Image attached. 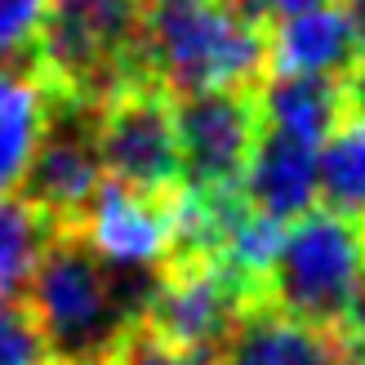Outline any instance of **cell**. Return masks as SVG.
<instances>
[{
    "label": "cell",
    "instance_id": "6da1fadb",
    "mask_svg": "<svg viewBox=\"0 0 365 365\" xmlns=\"http://www.w3.org/2000/svg\"><path fill=\"white\" fill-rule=\"evenodd\" d=\"M156 272L98 259L76 232H58L41 254L23 303L53 365H112L143 330Z\"/></svg>",
    "mask_w": 365,
    "mask_h": 365
},
{
    "label": "cell",
    "instance_id": "7a4b0ae2",
    "mask_svg": "<svg viewBox=\"0 0 365 365\" xmlns=\"http://www.w3.org/2000/svg\"><path fill=\"white\" fill-rule=\"evenodd\" d=\"M143 76L170 98L241 89L267 81V23L236 0L156 5L143 18Z\"/></svg>",
    "mask_w": 365,
    "mask_h": 365
},
{
    "label": "cell",
    "instance_id": "3957f363",
    "mask_svg": "<svg viewBox=\"0 0 365 365\" xmlns=\"http://www.w3.org/2000/svg\"><path fill=\"white\" fill-rule=\"evenodd\" d=\"M143 0H49L31 71L58 98L98 107L143 76Z\"/></svg>",
    "mask_w": 365,
    "mask_h": 365
},
{
    "label": "cell",
    "instance_id": "277c9868",
    "mask_svg": "<svg viewBox=\"0 0 365 365\" xmlns=\"http://www.w3.org/2000/svg\"><path fill=\"white\" fill-rule=\"evenodd\" d=\"M365 289V227L330 210H307L281 232L263 277V303L317 330L343 334Z\"/></svg>",
    "mask_w": 365,
    "mask_h": 365
},
{
    "label": "cell",
    "instance_id": "5b68a950",
    "mask_svg": "<svg viewBox=\"0 0 365 365\" xmlns=\"http://www.w3.org/2000/svg\"><path fill=\"white\" fill-rule=\"evenodd\" d=\"M259 303V294L236 281L214 259H174L156 267V285L143 312V334L160 343L174 356L214 361L227 343L232 325L245 317V307Z\"/></svg>",
    "mask_w": 365,
    "mask_h": 365
},
{
    "label": "cell",
    "instance_id": "8992f818",
    "mask_svg": "<svg viewBox=\"0 0 365 365\" xmlns=\"http://www.w3.org/2000/svg\"><path fill=\"white\" fill-rule=\"evenodd\" d=\"M103 178L143 196H174L182 187V160L174 134V98L152 81L98 103L94 112Z\"/></svg>",
    "mask_w": 365,
    "mask_h": 365
},
{
    "label": "cell",
    "instance_id": "52a82bcc",
    "mask_svg": "<svg viewBox=\"0 0 365 365\" xmlns=\"http://www.w3.org/2000/svg\"><path fill=\"white\" fill-rule=\"evenodd\" d=\"M98 107L49 94L41 143L27 160V174L14 196L36 205L58 232H76L81 214L89 210L94 192L103 187V160H98V134H94Z\"/></svg>",
    "mask_w": 365,
    "mask_h": 365
},
{
    "label": "cell",
    "instance_id": "ba28073f",
    "mask_svg": "<svg viewBox=\"0 0 365 365\" xmlns=\"http://www.w3.org/2000/svg\"><path fill=\"white\" fill-rule=\"evenodd\" d=\"M259 89H218V94L174 98V134L182 160V192L236 196L259 143Z\"/></svg>",
    "mask_w": 365,
    "mask_h": 365
},
{
    "label": "cell",
    "instance_id": "9c48e42d",
    "mask_svg": "<svg viewBox=\"0 0 365 365\" xmlns=\"http://www.w3.org/2000/svg\"><path fill=\"white\" fill-rule=\"evenodd\" d=\"M182 192V187H178ZM178 192L174 196H143L120 182H107L94 192L89 210L81 214L76 236L116 267H165L178 241Z\"/></svg>",
    "mask_w": 365,
    "mask_h": 365
},
{
    "label": "cell",
    "instance_id": "30bf717a",
    "mask_svg": "<svg viewBox=\"0 0 365 365\" xmlns=\"http://www.w3.org/2000/svg\"><path fill=\"white\" fill-rule=\"evenodd\" d=\"M214 365H352V352L343 334L317 330L267 303H254L232 325Z\"/></svg>",
    "mask_w": 365,
    "mask_h": 365
},
{
    "label": "cell",
    "instance_id": "8fae6325",
    "mask_svg": "<svg viewBox=\"0 0 365 365\" xmlns=\"http://www.w3.org/2000/svg\"><path fill=\"white\" fill-rule=\"evenodd\" d=\"M312 196H317V148L263 125L250 170L241 178L245 210L285 227L312 210Z\"/></svg>",
    "mask_w": 365,
    "mask_h": 365
},
{
    "label": "cell",
    "instance_id": "7c38bea8",
    "mask_svg": "<svg viewBox=\"0 0 365 365\" xmlns=\"http://www.w3.org/2000/svg\"><path fill=\"white\" fill-rule=\"evenodd\" d=\"M361 53V36L339 5H321L267 27L272 76H348Z\"/></svg>",
    "mask_w": 365,
    "mask_h": 365
},
{
    "label": "cell",
    "instance_id": "4fadbf2b",
    "mask_svg": "<svg viewBox=\"0 0 365 365\" xmlns=\"http://www.w3.org/2000/svg\"><path fill=\"white\" fill-rule=\"evenodd\" d=\"M259 116L267 130L317 148L343 116V76H272L259 85Z\"/></svg>",
    "mask_w": 365,
    "mask_h": 365
},
{
    "label": "cell",
    "instance_id": "5bb4252c",
    "mask_svg": "<svg viewBox=\"0 0 365 365\" xmlns=\"http://www.w3.org/2000/svg\"><path fill=\"white\" fill-rule=\"evenodd\" d=\"M49 89L31 67H0V196H14L45 130Z\"/></svg>",
    "mask_w": 365,
    "mask_h": 365
},
{
    "label": "cell",
    "instance_id": "9a60e30c",
    "mask_svg": "<svg viewBox=\"0 0 365 365\" xmlns=\"http://www.w3.org/2000/svg\"><path fill=\"white\" fill-rule=\"evenodd\" d=\"M317 196L321 210L365 223V120L343 112L325 134V152L317 160Z\"/></svg>",
    "mask_w": 365,
    "mask_h": 365
},
{
    "label": "cell",
    "instance_id": "2e32d148",
    "mask_svg": "<svg viewBox=\"0 0 365 365\" xmlns=\"http://www.w3.org/2000/svg\"><path fill=\"white\" fill-rule=\"evenodd\" d=\"M58 236L49 218L23 196H0V299H23L41 254Z\"/></svg>",
    "mask_w": 365,
    "mask_h": 365
},
{
    "label": "cell",
    "instance_id": "e0dca14e",
    "mask_svg": "<svg viewBox=\"0 0 365 365\" xmlns=\"http://www.w3.org/2000/svg\"><path fill=\"white\" fill-rule=\"evenodd\" d=\"M49 0H0V67H31Z\"/></svg>",
    "mask_w": 365,
    "mask_h": 365
},
{
    "label": "cell",
    "instance_id": "ac0fdd59",
    "mask_svg": "<svg viewBox=\"0 0 365 365\" xmlns=\"http://www.w3.org/2000/svg\"><path fill=\"white\" fill-rule=\"evenodd\" d=\"M0 365H53L23 299H0Z\"/></svg>",
    "mask_w": 365,
    "mask_h": 365
},
{
    "label": "cell",
    "instance_id": "d6986e66",
    "mask_svg": "<svg viewBox=\"0 0 365 365\" xmlns=\"http://www.w3.org/2000/svg\"><path fill=\"white\" fill-rule=\"evenodd\" d=\"M112 365H214V361H200V356H174V352H165L160 343H152L148 334H134L130 339V348H125Z\"/></svg>",
    "mask_w": 365,
    "mask_h": 365
},
{
    "label": "cell",
    "instance_id": "ffe728a7",
    "mask_svg": "<svg viewBox=\"0 0 365 365\" xmlns=\"http://www.w3.org/2000/svg\"><path fill=\"white\" fill-rule=\"evenodd\" d=\"M245 14H254L259 23H281V18H294V14H307V9H321L330 0H236Z\"/></svg>",
    "mask_w": 365,
    "mask_h": 365
},
{
    "label": "cell",
    "instance_id": "44dd1931",
    "mask_svg": "<svg viewBox=\"0 0 365 365\" xmlns=\"http://www.w3.org/2000/svg\"><path fill=\"white\" fill-rule=\"evenodd\" d=\"M343 112L365 120V53L348 67V76H343Z\"/></svg>",
    "mask_w": 365,
    "mask_h": 365
},
{
    "label": "cell",
    "instance_id": "7402d4cb",
    "mask_svg": "<svg viewBox=\"0 0 365 365\" xmlns=\"http://www.w3.org/2000/svg\"><path fill=\"white\" fill-rule=\"evenodd\" d=\"M343 343H348V352H352V365H365V289H361L348 325H343Z\"/></svg>",
    "mask_w": 365,
    "mask_h": 365
},
{
    "label": "cell",
    "instance_id": "603a6c76",
    "mask_svg": "<svg viewBox=\"0 0 365 365\" xmlns=\"http://www.w3.org/2000/svg\"><path fill=\"white\" fill-rule=\"evenodd\" d=\"M148 9H156V5H196V0H143Z\"/></svg>",
    "mask_w": 365,
    "mask_h": 365
},
{
    "label": "cell",
    "instance_id": "cb8c5ba5",
    "mask_svg": "<svg viewBox=\"0 0 365 365\" xmlns=\"http://www.w3.org/2000/svg\"><path fill=\"white\" fill-rule=\"evenodd\" d=\"M361 227H365V223H361Z\"/></svg>",
    "mask_w": 365,
    "mask_h": 365
}]
</instances>
